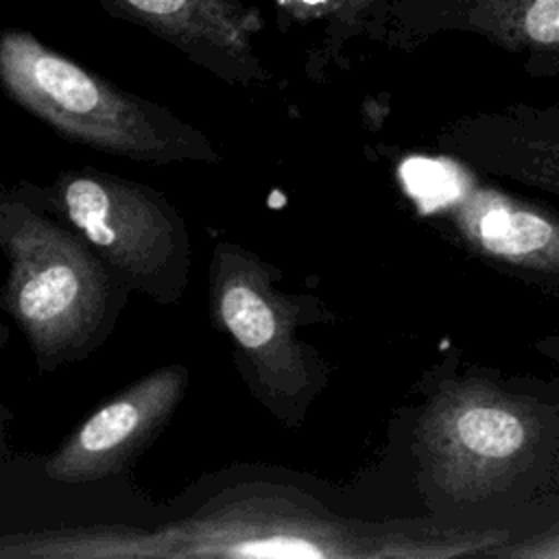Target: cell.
<instances>
[{"mask_svg":"<svg viewBox=\"0 0 559 559\" xmlns=\"http://www.w3.org/2000/svg\"><path fill=\"white\" fill-rule=\"evenodd\" d=\"M0 83L20 107L81 144L151 162L173 159L183 144L181 127L162 109L120 92L28 31H0Z\"/></svg>","mask_w":559,"mask_h":559,"instance_id":"1","label":"cell"},{"mask_svg":"<svg viewBox=\"0 0 559 559\" xmlns=\"http://www.w3.org/2000/svg\"><path fill=\"white\" fill-rule=\"evenodd\" d=\"M0 242L11 262L9 306L35 352L83 349L107 314L105 269L70 231L28 207L9 216Z\"/></svg>","mask_w":559,"mask_h":559,"instance_id":"2","label":"cell"},{"mask_svg":"<svg viewBox=\"0 0 559 559\" xmlns=\"http://www.w3.org/2000/svg\"><path fill=\"white\" fill-rule=\"evenodd\" d=\"M539 415L526 400L480 378L443 382L419 428V456L448 493L485 496L504 485L535 454Z\"/></svg>","mask_w":559,"mask_h":559,"instance_id":"3","label":"cell"},{"mask_svg":"<svg viewBox=\"0 0 559 559\" xmlns=\"http://www.w3.org/2000/svg\"><path fill=\"white\" fill-rule=\"evenodd\" d=\"M66 216L127 280L164 295L173 264H181L186 236L173 212L151 190L96 173L63 181Z\"/></svg>","mask_w":559,"mask_h":559,"instance_id":"4","label":"cell"},{"mask_svg":"<svg viewBox=\"0 0 559 559\" xmlns=\"http://www.w3.org/2000/svg\"><path fill=\"white\" fill-rule=\"evenodd\" d=\"M212 277L216 317L245 352L255 382L275 400L308 397L319 384V367L295 338V310L273 290L258 260L221 247Z\"/></svg>","mask_w":559,"mask_h":559,"instance_id":"5","label":"cell"},{"mask_svg":"<svg viewBox=\"0 0 559 559\" xmlns=\"http://www.w3.org/2000/svg\"><path fill=\"white\" fill-rule=\"evenodd\" d=\"M454 194L437 205L441 223L478 260L559 293V212L520 199L454 162Z\"/></svg>","mask_w":559,"mask_h":559,"instance_id":"6","label":"cell"},{"mask_svg":"<svg viewBox=\"0 0 559 559\" xmlns=\"http://www.w3.org/2000/svg\"><path fill=\"white\" fill-rule=\"evenodd\" d=\"M435 146L480 175L559 199V105L513 103L467 114L448 122Z\"/></svg>","mask_w":559,"mask_h":559,"instance_id":"7","label":"cell"},{"mask_svg":"<svg viewBox=\"0 0 559 559\" xmlns=\"http://www.w3.org/2000/svg\"><path fill=\"white\" fill-rule=\"evenodd\" d=\"M443 33H472L513 52L559 48V0H391L382 44L415 50Z\"/></svg>","mask_w":559,"mask_h":559,"instance_id":"8","label":"cell"},{"mask_svg":"<svg viewBox=\"0 0 559 559\" xmlns=\"http://www.w3.org/2000/svg\"><path fill=\"white\" fill-rule=\"evenodd\" d=\"M186 389V369H159L98 408L48 461L55 480L83 483L129 463L168 421Z\"/></svg>","mask_w":559,"mask_h":559,"instance_id":"9","label":"cell"},{"mask_svg":"<svg viewBox=\"0 0 559 559\" xmlns=\"http://www.w3.org/2000/svg\"><path fill=\"white\" fill-rule=\"evenodd\" d=\"M109 15L138 24L197 63L231 81L260 74L253 37L262 15L242 0H96Z\"/></svg>","mask_w":559,"mask_h":559,"instance_id":"10","label":"cell"},{"mask_svg":"<svg viewBox=\"0 0 559 559\" xmlns=\"http://www.w3.org/2000/svg\"><path fill=\"white\" fill-rule=\"evenodd\" d=\"M391 0H328V44L341 46L356 35L382 41Z\"/></svg>","mask_w":559,"mask_h":559,"instance_id":"11","label":"cell"},{"mask_svg":"<svg viewBox=\"0 0 559 559\" xmlns=\"http://www.w3.org/2000/svg\"><path fill=\"white\" fill-rule=\"evenodd\" d=\"M491 555H507V557H559V526L539 535L537 539H528L520 546L496 548Z\"/></svg>","mask_w":559,"mask_h":559,"instance_id":"12","label":"cell"},{"mask_svg":"<svg viewBox=\"0 0 559 559\" xmlns=\"http://www.w3.org/2000/svg\"><path fill=\"white\" fill-rule=\"evenodd\" d=\"M524 72L537 79L559 76V48L524 57Z\"/></svg>","mask_w":559,"mask_h":559,"instance_id":"13","label":"cell"},{"mask_svg":"<svg viewBox=\"0 0 559 559\" xmlns=\"http://www.w3.org/2000/svg\"><path fill=\"white\" fill-rule=\"evenodd\" d=\"M537 352L555 362H559V334H550L544 336L542 341H537Z\"/></svg>","mask_w":559,"mask_h":559,"instance_id":"14","label":"cell"}]
</instances>
